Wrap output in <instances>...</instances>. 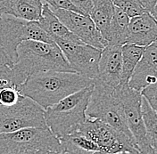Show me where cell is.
I'll use <instances>...</instances> for the list:
<instances>
[{"label":"cell","mask_w":157,"mask_h":154,"mask_svg":"<svg viewBox=\"0 0 157 154\" xmlns=\"http://www.w3.org/2000/svg\"><path fill=\"white\" fill-rule=\"evenodd\" d=\"M95 80L76 72L42 71L25 79L17 87L20 94L46 110L78 90L93 85Z\"/></svg>","instance_id":"6da1fadb"},{"label":"cell","mask_w":157,"mask_h":154,"mask_svg":"<svg viewBox=\"0 0 157 154\" xmlns=\"http://www.w3.org/2000/svg\"><path fill=\"white\" fill-rule=\"evenodd\" d=\"M38 22L53 41L56 39H63L72 42H82L61 22L53 11L50 9L48 5L45 2H43L41 15Z\"/></svg>","instance_id":"2e32d148"},{"label":"cell","mask_w":157,"mask_h":154,"mask_svg":"<svg viewBox=\"0 0 157 154\" xmlns=\"http://www.w3.org/2000/svg\"><path fill=\"white\" fill-rule=\"evenodd\" d=\"M113 6L124 12L129 18L147 12L139 0H112Z\"/></svg>","instance_id":"44dd1931"},{"label":"cell","mask_w":157,"mask_h":154,"mask_svg":"<svg viewBox=\"0 0 157 154\" xmlns=\"http://www.w3.org/2000/svg\"><path fill=\"white\" fill-rule=\"evenodd\" d=\"M48 154H67L65 152H49Z\"/></svg>","instance_id":"f546056e"},{"label":"cell","mask_w":157,"mask_h":154,"mask_svg":"<svg viewBox=\"0 0 157 154\" xmlns=\"http://www.w3.org/2000/svg\"><path fill=\"white\" fill-rule=\"evenodd\" d=\"M113 89L95 80L86 110V116L89 118H97L106 123L134 141L126 125L122 109Z\"/></svg>","instance_id":"8992f818"},{"label":"cell","mask_w":157,"mask_h":154,"mask_svg":"<svg viewBox=\"0 0 157 154\" xmlns=\"http://www.w3.org/2000/svg\"><path fill=\"white\" fill-rule=\"evenodd\" d=\"M145 47L133 44L121 46V84H128L134 69L144 53Z\"/></svg>","instance_id":"d6986e66"},{"label":"cell","mask_w":157,"mask_h":154,"mask_svg":"<svg viewBox=\"0 0 157 154\" xmlns=\"http://www.w3.org/2000/svg\"><path fill=\"white\" fill-rule=\"evenodd\" d=\"M141 96L147 101L150 106L156 111L157 109V85L153 84L147 86L140 91Z\"/></svg>","instance_id":"603a6c76"},{"label":"cell","mask_w":157,"mask_h":154,"mask_svg":"<svg viewBox=\"0 0 157 154\" xmlns=\"http://www.w3.org/2000/svg\"><path fill=\"white\" fill-rule=\"evenodd\" d=\"M21 95L16 87H5L0 88V105L12 106L18 103Z\"/></svg>","instance_id":"7402d4cb"},{"label":"cell","mask_w":157,"mask_h":154,"mask_svg":"<svg viewBox=\"0 0 157 154\" xmlns=\"http://www.w3.org/2000/svg\"><path fill=\"white\" fill-rule=\"evenodd\" d=\"M157 82V44L153 42L145 47L144 53L134 69L128 85L140 92L147 86Z\"/></svg>","instance_id":"7c38bea8"},{"label":"cell","mask_w":157,"mask_h":154,"mask_svg":"<svg viewBox=\"0 0 157 154\" xmlns=\"http://www.w3.org/2000/svg\"><path fill=\"white\" fill-rule=\"evenodd\" d=\"M129 19L130 18L124 12L117 7L114 8L113 16L109 27L108 44L117 46H122L126 44Z\"/></svg>","instance_id":"ac0fdd59"},{"label":"cell","mask_w":157,"mask_h":154,"mask_svg":"<svg viewBox=\"0 0 157 154\" xmlns=\"http://www.w3.org/2000/svg\"><path fill=\"white\" fill-rule=\"evenodd\" d=\"M93 87L94 84L82 88L45 110L47 126L57 138L76 132L86 120V110Z\"/></svg>","instance_id":"3957f363"},{"label":"cell","mask_w":157,"mask_h":154,"mask_svg":"<svg viewBox=\"0 0 157 154\" xmlns=\"http://www.w3.org/2000/svg\"><path fill=\"white\" fill-rule=\"evenodd\" d=\"M51 10L61 22L83 43L100 50L107 46V41L103 38L89 15L69 10Z\"/></svg>","instance_id":"8fae6325"},{"label":"cell","mask_w":157,"mask_h":154,"mask_svg":"<svg viewBox=\"0 0 157 154\" xmlns=\"http://www.w3.org/2000/svg\"><path fill=\"white\" fill-rule=\"evenodd\" d=\"M43 2L48 5L50 9L69 10L80 13L78 10L71 3L70 0H43Z\"/></svg>","instance_id":"cb8c5ba5"},{"label":"cell","mask_w":157,"mask_h":154,"mask_svg":"<svg viewBox=\"0 0 157 154\" xmlns=\"http://www.w3.org/2000/svg\"><path fill=\"white\" fill-rule=\"evenodd\" d=\"M24 40L54 42L38 21L0 14V51L6 54L13 64L17 61V47Z\"/></svg>","instance_id":"277c9868"},{"label":"cell","mask_w":157,"mask_h":154,"mask_svg":"<svg viewBox=\"0 0 157 154\" xmlns=\"http://www.w3.org/2000/svg\"><path fill=\"white\" fill-rule=\"evenodd\" d=\"M121 46L108 44L101 50L97 81L106 87L115 88L121 84Z\"/></svg>","instance_id":"4fadbf2b"},{"label":"cell","mask_w":157,"mask_h":154,"mask_svg":"<svg viewBox=\"0 0 157 154\" xmlns=\"http://www.w3.org/2000/svg\"><path fill=\"white\" fill-rule=\"evenodd\" d=\"M14 86L42 71L74 72L55 42L24 40L17 47V61L11 68Z\"/></svg>","instance_id":"7a4b0ae2"},{"label":"cell","mask_w":157,"mask_h":154,"mask_svg":"<svg viewBox=\"0 0 157 154\" xmlns=\"http://www.w3.org/2000/svg\"><path fill=\"white\" fill-rule=\"evenodd\" d=\"M114 8L115 6L112 0H92V7L88 14L103 38L106 41Z\"/></svg>","instance_id":"e0dca14e"},{"label":"cell","mask_w":157,"mask_h":154,"mask_svg":"<svg viewBox=\"0 0 157 154\" xmlns=\"http://www.w3.org/2000/svg\"><path fill=\"white\" fill-rule=\"evenodd\" d=\"M44 111L38 103L23 96L13 105H0V134L27 127H48Z\"/></svg>","instance_id":"9c48e42d"},{"label":"cell","mask_w":157,"mask_h":154,"mask_svg":"<svg viewBox=\"0 0 157 154\" xmlns=\"http://www.w3.org/2000/svg\"><path fill=\"white\" fill-rule=\"evenodd\" d=\"M13 65V62L10 60L8 56L4 54L2 51H0V66H8L12 68Z\"/></svg>","instance_id":"f1b7e54d"},{"label":"cell","mask_w":157,"mask_h":154,"mask_svg":"<svg viewBox=\"0 0 157 154\" xmlns=\"http://www.w3.org/2000/svg\"><path fill=\"white\" fill-rule=\"evenodd\" d=\"M113 92L122 109L126 125L135 141L137 151L141 154H156V150L152 147L147 137L143 122L140 92L130 88L128 84H120Z\"/></svg>","instance_id":"5b68a950"},{"label":"cell","mask_w":157,"mask_h":154,"mask_svg":"<svg viewBox=\"0 0 157 154\" xmlns=\"http://www.w3.org/2000/svg\"><path fill=\"white\" fill-rule=\"evenodd\" d=\"M156 18L150 13L146 12L129 19L126 44L146 47L156 41Z\"/></svg>","instance_id":"5bb4252c"},{"label":"cell","mask_w":157,"mask_h":154,"mask_svg":"<svg viewBox=\"0 0 157 154\" xmlns=\"http://www.w3.org/2000/svg\"><path fill=\"white\" fill-rule=\"evenodd\" d=\"M76 132L94 142L99 152L119 153L137 151L132 139L97 118H87Z\"/></svg>","instance_id":"ba28073f"},{"label":"cell","mask_w":157,"mask_h":154,"mask_svg":"<svg viewBox=\"0 0 157 154\" xmlns=\"http://www.w3.org/2000/svg\"><path fill=\"white\" fill-rule=\"evenodd\" d=\"M43 6L42 0H0V14L38 21Z\"/></svg>","instance_id":"9a60e30c"},{"label":"cell","mask_w":157,"mask_h":154,"mask_svg":"<svg viewBox=\"0 0 157 154\" xmlns=\"http://www.w3.org/2000/svg\"><path fill=\"white\" fill-rule=\"evenodd\" d=\"M139 1L141 2V4L143 5V6L146 8L147 12L156 18L157 0H139Z\"/></svg>","instance_id":"4316f807"},{"label":"cell","mask_w":157,"mask_h":154,"mask_svg":"<svg viewBox=\"0 0 157 154\" xmlns=\"http://www.w3.org/2000/svg\"><path fill=\"white\" fill-rule=\"evenodd\" d=\"M11 86L15 87L13 80L11 68L8 66H0V88Z\"/></svg>","instance_id":"d4e9b609"},{"label":"cell","mask_w":157,"mask_h":154,"mask_svg":"<svg viewBox=\"0 0 157 154\" xmlns=\"http://www.w3.org/2000/svg\"><path fill=\"white\" fill-rule=\"evenodd\" d=\"M54 42L62 50L72 70L92 80L98 76V62L101 50L83 42L56 39Z\"/></svg>","instance_id":"30bf717a"},{"label":"cell","mask_w":157,"mask_h":154,"mask_svg":"<svg viewBox=\"0 0 157 154\" xmlns=\"http://www.w3.org/2000/svg\"><path fill=\"white\" fill-rule=\"evenodd\" d=\"M42 151H28V150H6L0 151V154H48Z\"/></svg>","instance_id":"83f0119b"},{"label":"cell","mask_w":157,"mask_h":154,"mask_svg":"<svg viewBox=\"0 0 157 154\" xmlns=\"http://www.w3.org/2000/svg\"><path fill=\"white\" fill-rule=\"evenodd\" d=\"M6 150L63 152L59 139L48 127H27L0 134V151Z\"/></svg>","instance_id":"52a82bcc"},{"label":"cell","mask_w":157,"mask_h":154,"mask_svg":"<svg viewBox=\"0 0 157 154\" xmlns=\"http://www.w3.org/2000/svg\"><path fill=\"white\" fill-rule=\"evenodd\" d=\"M141 113L144 126L147 131V137L150 141V144L154 149H157V118L156 111L154 110L147 101L142 96L141 101Z\"/></svg>","instance_id":"ffe728a7"},{"label":"cell","mask_w":157,"mask_h":154,"mask_svg":"<svg viewBox=\"0 0 157 154\" xmlns=\"http://www.w3.org/2000/svg\"><path fill=\"white\" fill-rule=\"evenodd\" d=\"M81 14H89L92 7V0H70Z\"/></svg>","instance_id":"484cf974"}]
</instances>
